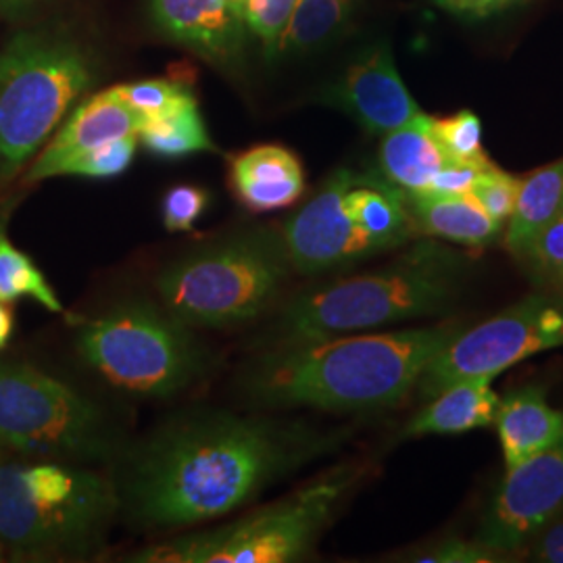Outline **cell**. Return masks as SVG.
Instances as JSON below:
<instances>
[{
    "instance_id": "obj_12",
    "label": "cell",
    "mask_w": 563,
    "mask_h": 563,
    "mask_svg": "<svg viewBox=\"0 0 563 563\" xmlns=\"http://www.w3.org/2000/svg\"><path fill=\"white\" fill-rule=\"evenodd\" d=\"M563 514V437L507 470L474 541L504 555L523 551Z\"/></svg>"
},
{
    "instance_id": "obj_8",
    "label": "cell",
    "mask_w": 563,
    "mask_h": 563,
    "mask_svg": "<svg viewBox=\"0 0 563 563\" xmlns=\"http://www.w3.org/2000/svg\"><path fill=\"white\" fill-rule=\"evenodd\" d=\"M360 465H339L234 522L139 549V563H288L305 560L334 520L344 497L360 483Z\"/></svg>"
},
{
    "instance_id": "obj_30",
    "label": "cell",
    "mask_w": 563,
    "mask_h": 563,
    "mask_svg": "<svg viewBox=\"0 0 563 563\" xmlns=\"http://www.w3.org/2000/svg\"><path fill=\"white\" fill-rule=\"evenodd\" d=\"M518 186H520V178H514L497 165H493L481 174L470 195L483 205L484 211L493 220L505 223L514 213L516 199H518Z\"/></svg>"
},
{
    "instance_id": "obj_17",
    "label": "cell",
    "mask_w": 563,
    "mask_h": 563,
    "mask_svg": "<svg viewBox=\"0 0 563 563\" xmlns=\"http://www.w3.org/2000/svg\"><path fill=\"white\" fill-rule=\"evenodd\" d=\"M490 376L463 378L446 386L432 401L413 416L402 430L405 439L462 434L495 423L499 397L493 390Z\"/></svg>"
},
{
    "instance_id": "obj_13",
    "label": "cell",
    "mask_w": 563,
    "mask_h": 563,
    "mask_svg": "<svg viewBox=\"0 0 563 563\" xmlns=\"http://www.w3.org/2000/svg\"><path fill=\"white\" fill-rule=\"evenodd\" d=\"M328 102L341 107L365 132L378 136L422 115L402 84L388 46H378L353 63Z\"/></svg>"
},
{
    "instance_id": "obj_39",
    "label": "cell",
    "mask_w": 563,
    "mask_h": 563,
    "mask_svg": "<svg viewBox=\"0 0 563 563\" xmlns=\"http://www.w3.org/2000/svg\"><path fill=\"white\" fill-rule=\"evenodd\" d=\"M2 455H4V449H2V446H0V465H2V460H4V457H2Z\"/></svg>"
},
{
    "instance_id": "obj_23",
    "label": "cell",
    "mask_w": 563,
    "mask_h": 563,
    "mask_svg": "<svg viewBox=\"0 0 563 563\" xmlns=\"http://www.w3.org/2000/svg\"><path fill=\"white\" fill-rule=\"evenodd\" d=\"M20 299H32L53 313H63V302L44 272L13 244L4 220H0V301L13 305Z\"/></svg>"
},
{
    "instance_id": "obj_7",
    "label": "cell",
    "mask_w": 563,
    "mask_h": 563,
    "mask_svg": "<svg viewBox=\"0 0 563 563\" xmlns=\"http://www.w3.org/2000/svg\"><path fill=\"white\" fill-rule=\"evenodd\" d=\"M95 81L92 60L59 30H23L0 48V186L15 180Z\"/></svg>"
},
{
    "instance_id": "obj_11",
    "label": "cell",
    "mask_w": 563,
    "mask_h": 563,
    "mask_svg": "<svg viewBox=\"0 0 563 563\" xmlns=\"http://www.w3.org/2000/svg\"><path fill=\"white\" fill-rule=\"evenodd\" d=\"M563 346V301L532 295L444 344L416 384L422 399L474 376H499L514 363Z\"/></svg>"
},
{
    "instance_id": "obj_20",
    "label": "cell",
    "mask_w": 563,
    "mask_h": 563,
    "mask_svg": "<svg viewBox=\"0 0 563 563\" xmlns=\"http://www.w3.org/2000/svg\"><path fill=\"white\" fill-rule=\"evenodd\" d=\"M428 115H420L399 130L384 134L380 174L407 197L426 195L437 174L446 165L443 148L432 134Z\"/></svg>"
},
{
    "instance_id": "obj_19",
    "label": "cell",
    "mask_w": 563,
    "mask_h": 563,
    "mask_svg": "<svg viewBox=\"0 0 563 563\" xmlns=\"http://www.w3.org/2000/svg\"><path fill=\"white\" fill-rule=\"evenodd\" d=\"M407 199L420 236L481 249L499 241L504 232L505 223L493 220L470 192L413 195Z\"/></svg>"
},
{
    "instance_id": "obj_36",
    "label": "cell",
    "mask_w": 563,
    "mask_h": 563,
    "mask_svg": "<svg viewBox=\"0 0 563 563\" xmlns=\"http://www.w3.org/2000/svg\"><path fill=\"white\" fill-rule=\"evenodd\" d=\"M15 330V316L9 302L0 301V351L7 349V344L13 339Z\"/></svg>"
},
{
    "instance_id": "obj_5",
    "label": "cell",
    "mask_w": 563,
    "mask_h": 563,
    "mask_svg": "<svg viewBox=\"0 0 563 563\" xmlns=\"http://www.w3.org/2000/svg\"><path fill=\"white\" fill-rule=\"evenodd\" d=\"M292 274L280 228H253L205 244L155 278L163 307L195 330H230L265 316Z\"/></svg>"
},
{
    "instance_id": "obj_25",
    "label": "cell",
    "mask_w": 563,
    "mask_h": 563,
    "mask_svg": "<svg viewBox=\"0 0 563 563\" xmlns=\"http://www.w3.org/2000/svg\"><path fill=\"white\" fill-rule=\"evenodd\" d=\"M136 146H139V134L104 142L97 148L84 151L80 155H74L59 163L53 172V178H60V176H80V178H97V180L118 178L134 162Z\"/></svg>"
},
{
    "instance_id": "obj_15",
    "label": "cell",
    "mask_w": 563,
    "mask_h": 563,
    "mask_svg": "<svg viewBox=\"0 0 563 563\" xmlns=\"http://www.w3.org/2000/svg\"><path fill=\"white\" fill-rule=\"evenodd\" d=\"M139 128L141 118L121 101L113 88H107L81 102L65 123L57 128L53 139L44 144L36 159L30 163L25 180H48L53 178L55 167L65 159L97 148L104 142L139 134Z\"/></svg>"
},
{
    "instance_id": "obj_32",
    "label": "cell",
    "mask_w": 563,
    "mask_h": 563,
    "mask_svg": "<svg viewBox=\"0 0 563 563\" xmlns=\"http://www.w3.org/2000/svg\"><path fill=\"white\" fill-rule=\"evenodd\" d=\"M407 560L426 563H490L504 562L505 558H501L495 551H490V549H486L478 541L449 539L443 543L418 551V553L409 555Z\"/></svg>"
},
{
    "instance_id": "obj_26",
    "label": "cell",
    "mask_w": 563,
    "mask_h": 563,
    "mask_svg": "<svg viewBox=\"0 0 563 563\" xmlns=\"http://www.w3.org/2000/svg\"><path fill=\"white\" fill-rule=\"evenodd\" d=\"M113 90L141 118V123L163 118L188 102L197 101L192 90L176 80L132 81L113 86Z\"/></svg>"
},
{
    "instance_id": "obj_31",
    "label": "cell",
    "mask_w": 563,
    "mask_h": 563,
    "mask_svg": "<svg viewBox=\"0 0 563 563\" xmlns=\"http://www.w3.org/2000/svg\"><path fill=\"white\" fill-rule=\"evenodd\" d=\"M522 260L543 274L544 278L563 276V211L537 232V236L526 246Z\"/></svg>"
},
{
    "instance_id": "obj_29",
    "label": "cell",
    "mask_w": 563,
    "mask_h": 563,
    "mask_svg": "<svg viewBox=\"0 0 563 563\" xmlns=\"http://www.w3.org/2000/svg\"><path fill=\"white\" fill-rule=\"evenodd\" d=\"M209 192L197 184L172 186L162 202V220L167 232H190L209 207Z\"/></svg>"
},
{
    "instance_id": "obj_10",
    "label": "cell",
    "mask_w": 563,
    "mask_h": 563,
    "mask_svg": "<svg viewBox=\"0 0 563 563\" xmlns=\"http://www.w3.org/2000/svg\"><path fill=\"white\" fill-rule=\"evenodd\" d=\"M0 446L25 457L109 462L120 453L111 418L78 388L18 360H0Z\"/></svg>"
},
{
    "instance_id": "obj_1",
    "label": "cell",
    "mask_w": 563,
    "mask_h": 563,
    "mask_svg": "<svg viewBox=\"0 0 563 563\" xmlns=\"http://www.w3.org/2000/svg\"><path fill=\"white\" fill-rule=\"evenodd\" d=\"M342 430L228 411L163 423L121 467V511L153 530L213 522L330 453Z\"/></svg>"
},
{
    "instance_id": "obj_34",
    "label": "cell",
    "mask_w": 563,
    "mask_h": 563,
    "mask_svg": "<svg viewBox=\"0 0 563 563\" xmlns=\"http://www.w3.org/2000/svg\"><path fill=\"white\" fill-rule=\"evenodd\" d=\"M528 547L534 562L563 563V518L549 523Z\"/></svg>"
},
{
    "instance_id": "obj_21",
    "label": "cell",
    "mask_w": 563,
    "mask_h": 563,
    "mask_svg": "<svg viewBox=\"0 0 563 563\" xmlns=\"http://www.w3.org/2000/svg\"><path fill=\"white\" fill-rule=\"evenodd\" d=\"M563 211V159L528 174L518 186V199L504 242L520 257L537 232Z\"/></svg>"
},
{
    "instance_id": "obj_35",
    "label": "cell",
    "mask_w": 563,
    "mask_h": 563,
    "mask_svg": "<svg viewBox=\"0 0 563 563\" xmlns=\"http://www.w3.org/2000/svg\"><path fill=\"white\" fill-rule=\"evenodd\" d=\"M434 2L453 15L470 18V20H484V18H490L499 11L514 7L520 0H434Z\"/></svg>"
},
{
    "instance_id": "obj_4",
    "label": "cell",
    "mask_w": 563,
    "mask_h": 563,
    "mask_svg": "<svg viewBox=\"0 0 563 563\" xmlns=\"http://www.w3.org/2000/svg\"><path fill=\"white\" fill-rule=\"evenodd\" d=\"M120 511L115 481L84 463L2 460L0 555L23 562L90 558Z\"/></svg>"
},
{
    "instance_id": "obj_6",
    "label": "cell",
    "mask_w": 563,
    "mask_h": 563,
    "mask_svg": "<svg viewBox=\"0 0 563 563\" xmlns=\"http://www.w3.org/2000/svg\"><path fill=\"white\" fill-rule=\"evenodd\" d=\"M282 241L295 274L323 276L420 239L407 195L383 174L336 169L286 218Z\"/></svg>"
},
{
    "instance_id": "obj_28",
    "label": "cell",
    "mask_w": 563,
    "mask_h": 563,
    "mask_svg": "<svg viewBox=\"0 0 563 563\" xmlns=\"http://www.w3.org/2000/svg\"><path fill=\"white\" fill-rule=\"evenodd\" d=\"M297 0H244L242 20L246 30L260 36L269 59L280 57V44Z\"/></svg>"
},
{
    "instance_id": "obj_24",
    "label": "cell",
    "mask_w": 563,
    "mask_h": 563,
    "mask_svg": "<svg viewBox=\"0 0 563 563\" xmlns=\"http://www.w3.org/2000/svg\"><path fill=\"white\" fill-rule=\"evenodd\" d=\"M344 20L346 0H297L282 38L280 55H299L322 46Z\"/></svg>"
},
{
    "instance_id": "obj_37",
    "label": "cell",
    "mask_w": 563,
    "mask_h": 563,
    "mask_svg": "<svg viewBox=\"0 0 563 563\" xmlns=\"http://www.w3.org/2000/svg\"><path fill=\"white\" fill-rule=\"evenodd\" d=\"M30 0H0V13L7 15V18H13V15H20L25 9H27Z\"/></svg>"
},
{
    "instance_id": "obj_2",
    "label": "cell",
    "mask_w": 563,
    "mask_h": 563,
    "mask_svg": "<svg viewBox=\"0 0 563 563\" xmlns=\"http://www.w3.org/2000/svg\"><path fill=\"white\" fill-rule=\"evenodd\" d=\"M457 330L439 323L260 349L242 367L239 388L262 409L383 411L413 393L426 365Z\"/></svg>"
},
{
    "instance_id": "obj_18",
    "label": "cell",
    "mask_w": 563,
    "mask_h": 563,
    "mask_svg": "<svg viewBox=\"0 0 563 563\" xmlns=\"http://www.w3.org/2000/svg\"><path fill=\"white\" fill-rule=\"evenodd\" d=\"M495 423L507 470L563 437V411L547 402L539 386H523L499 399Z\"/></svg>"
},
{
    "instance_id": "obj_9",
    "label": "cell",
    "mask_w": 563,
    "mask_h": 563,
    "mask_svg": "<svg viewBox=\"0 0 563 563\" xmlns=\"http://www.w3.org/2000/svg\"><path fill=\"white\" fill-rule=\"evenodd\" d=\"M76 349L104 383L144 399L178 397L209 372V353L195 328L144 299L80 323Z\"/></svg>"
},
{
    "instance_id": "obj_3",
    "label": "cell",
    "mask_w": 563,
    "mask_h": 563,
    "mask_svg": "<svg viewBox=\"0 0 563 563\" xmlns=\"http://www.w3.org/2000/svg\"><path fill=\"white\" fill-rule=\"evenodd\" d=\"M465 274L463 253L420 236L378 269L292 297L272 318L257 346L274 349L439 316L457 299Z\"/></svg>"
},
{
    "instance_id": "obj_38",
    "label": "cell",
    "mask_w": 563,
    "mask_h": 563,
    "mask_svg": "<svg viewBox=\"0 0 563 563\" xmlns=\"http://www.w3.org/2000/svg\"><path fill=\"white\" fill-rule=\"evenodd\" d=\"M239 15L242 18V7H244V0H225Z\"/></svg>"
},
{
    "instance_id": "obj_33",
    "label": "cell",
    "mask_w": 563,
    "mask_h": 563,
    "mask_svg": "<svg viewBox=\"0 0 563 563\" xmlns=\"http://www.w3.org/2000/svg\"><path fill=\"white\" fill-rule=\"evenodd\" d=\"M493 165H495L493 162H446V165L430 184V190L426 195H465L474 188V184L481 178V174Z\"/></svg>"
},
{
    "instance_id": "obj_14",
    "label": "cell",
    "mask_w": 563,
    "mask_h": 563,
    "mask_svg": "<svg viewBox=\"0 0 563 563\" xmlns=\"http://www.w3.org/2000/svg\"><path fill=\"white\" fill-rule=\"evenodd\" d=\"M153 21L167 38L216 65L241 57L246 25L225 0H148Z\"/></svg>"
},
{
    "instance_id": "obj_16",
    "label": "cell",
    "mask_w": 563,
    "mask_h": 563,
    "mask_svg": "<svg viewBox=\"0 0 563 563\" xmlns=\"http://www.w3.org/2000/svg\"><path fill=\"white\" fill-rule=\"evenodd\" d=\"M228 181L236 201L253 213L292 207L307 188L301 159L282 144H260L230 157Z\"/></svg>"
},
{
    "instance_id": "obj_27",
    "label": "cell",
    "mask_w": 563,
    "mask_h": 563,
    "mask_svg": "<svg viewBox=\"0 0 563 563\" xmlns=\"http://www.w3.org/2000/svg\"><path fill=\"white\" fill-rule=\"evenodd\" d=\"M432 134L446 162L488 163L483 148V123L472 111H460L444 120H430Z\"/></svg>"
},
{
    "instance_id": "obj_22",
    "label": "cell",
    "mask_w": 563,
    "mask_h": 563,
    "mask_svg": "<svg viewBox=\"0 0 563 563\" xmlns=\"http://www.w3.org/2000/svg\"><path fill=\"white\" fill-rule=\"evenodd\" d=\"M139 142L151 155L162 159H181L216 151L197 101L188 102L163 118L142 121Z\"/></svg>"
}]
</instances>
